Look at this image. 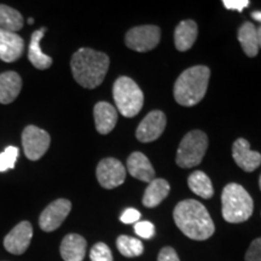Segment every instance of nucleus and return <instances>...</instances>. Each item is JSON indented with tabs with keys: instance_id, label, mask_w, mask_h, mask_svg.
Instances as JSON below:
<instances>
[{
	"instance_id": "3",
	"label": "nucleus",
	"mask_w": 261,
	"mask_h": 261,
	"mask_svg": "<svg viewBox=\"0 0 261 261\" xmlns=\"http://www.w3.org/2000/svg\"><path fill=\"white\" fill-rule=\"evenodd\" d=\"M211 70L205 65H196L184 70L174 84V98L184 107L196 106L207 92Z\"/></svg>"
},
{
	"instance_id": "8",
	"label": "nucleus",
	"mask_w": 261,
	"mask_h": 261,
	"mask_svg": "<svg viewBox=\"0 0 261 261\" xmlns=\"http://www.w3.org/2000/svg\"><path fill=\"white\" fill-rule=\"evenodd\" d=\"M51 138L46 130L37 126H27L22 133V145L24 154L32 161H37L48 150Z\"/></svg>"
},
{
	"instance_id": "19",
	"label": "nucleus",
	"mask_w": 261,
	"mask_h": 261,
	"mask_svg": "<svg viewBox=\"0 0 261 261\" xmlns=\"http://www.w3.org/2000/svg\"><path fill=\"white\" fill-rule=\"evenodd\" d=\"M22 89V79L16 71L0 74V103L10 104L17 98Z\"/></svg>"
},
{
	"instance_id": "21",
	"label": "nucleus",
	"mask_w": 261,
	"mask_h": 261,
	"mask_svg": "<svg viewBox=\"0 0 261 261\" xmlns=\"http://www.w3.org/2000/svg\"><path fill=\"white\" fill-rule=\"evenodd\" d=\"M171 190V187L167 180L162 178H158L151 180L145 189L144 196H143V204L148 208H154L167 197Z\"/></svg>"
},
{
	"instance_id": "29",
	"label": "nucleus",
	"mask_w": 261,
	"mask_h": 261,
	"mask_svg": "<svg viewBox=\"0 0 261 261\" xmlns=\"http://www.w3.org/2000/svg\"><path fill=\"white\" fill-rule=\"evenodd\" d=\"M246 261H261V237L250 243L246 253Z\"/></svg>"
},
{
	"instance_id": "34",
	"label": "nucleus",
	"mask_w": 261,
	"mask_h": 261,
	"mask_svg": "<svg viewBox=\"0 0 261 261\" xmlns=\"http://www.w3.org/2000/svg\"><path fill=\"white\" fill-rule=\"evenodd\" d=\"M256 34H257V44H259V48H261V25L259 28H256Z\"/></svg>"
},
{
	"instance_id": "33",
	"label": "nucleus",
	"mask_w": 261,
	"mask_h": 261,
	"mask_svg": "<svg viewBox=\"0 0 261 261\" xmlns=\"http://www.w3.org/2000/svg\"><path fill=\"white\" fill-rule=\"evenodd\" d=\"M252 17L255 19V21H257V22H260L261 23V12L260 11H255V12H253L252 14Z\"/></svg>"
},
{
	"instance_id": "18",
	"label": "nucleus",
	"mask_w": 261,
	"mask_h": 261,
	"mask_svg": "<svg viewBox=\"0 0 261 261\" xmlns=\"http://www.w3.org/2000/svg\"><path fill=\"white\" fill-rule=\"evenodd\" d=\"M45 32H46V28H41L33 33L28 48V60L37 69L40 70L47 69L52 65V58L44 54L40 47L41 39L44 38Z\"/></svg>"
},
{
	"instance_id": "16",
	"label": "nucleus",
	"mask_w": 261,
	"mask_h": 261,
	"mask_svg": "<svg viewBox=\"0 0 261 261\" xmlns=\"http://www.w3.org/2000/svg\"><path fill=\"white\" fill-rule=\"evenodd\" d=\"M127 168L133 178L149 182L155 179V171L149 159L143 152L136 151L127 160Z\"/></svg>"
},
{
	"instance_id": "9",
	"label": "nucleus",
	"mask_w": 261,
	"mask_h": 261,
	"mask_svg": "<svg viewBox=\"0 0 261 261\" xmlns=\"http://www.w3.org/2000/svg\"><path fill=\"white\" fill-rule=\"evenodd\" d=\"M98 182L104 189L112 190L122 184L126 179V169L119 160L108 158L98 163L97 166Z\"/></svg>"
},
{
	"instance_id": "26",
	"label": "nucleus",
	"mask_w": 261,
	"mask_h": 261,
	"mask_svg": "<svg viewBox=\"0 0 261 261\" xmlns=\"http://www.w3.org/2000/svg\"><path fill=\"white\" fill-rule=\"evenodd\" d=\"M18 158V149L16 146H8L4 152L0 154V172H5L8 169L15 167Z\"/></svg>"
},
{
	"instance_id": "20",
	"label": "nucleus",
	"mask_w": 261,
	"mask_h": 261,
	"mask_svg": "<svg viewBox=\"0 0 261 261\" xmlns=\"http://www.w3.org/2000/svg\"><path fill=\"white\" fill-rule=\"evenodd\" d=\"M197 39V24L191 19L182 21L174 32V45L178 51L190 50Z\"/></svg>"
},
{
	"instance_id": "27",
	"label": "nucleus",
	"mask_w": 261,
	"mask_h": 261,
	"mask_svg": "<svg viewBox=\"0 0 261 261\" xmlns=\"http://www.w3.org/2000/svg\"><path fill=\"white\" fill-rule=\"evenodd\" d=\"M91 261H113V254L106 243L94 244L90 253Z\"/></svg>"
},
{
	"instance_id": "22",
	"label": "nucleus",
	"mask_w": 261,
	"mask_h": 261,
	"mask_svg": "<svg viewBox=\"0 0 261 261\" xmlns=\"http://www.w3.org/2000/svg\"><path fill=\"white\" fill-rule=\"evenodd\" d=\"M238 40L244 54L248 57H255L259 52L256 27L250 22H246L238 29Z\"/></svg>"
},
{
	"instance_id": "5",
	"label": "nucleus",
	"mask_w": 261,
	"mask_h": 261,
	"mask_svg": "<svg viewBox=\"0 0 261 261\" xmlns=\"http://www.w3.org/2000/svg\"><path fill=\"white\" fill-rule=\"evenodd\" d=\"M113 96L117 109L125 117L136 116L144 104L142 90L128 76H120L114 83Z\"/></svg>"
},
{
	"instance_id": "30",
	"label": "nucleus",
	"mask_w": 261,
	"mask_h": 261,
	"mask_svg": "<svg viewBox=\"0 0 261 261\" xmlns=\"http://www.w3.org/2000/svg\"><path fill=\"white\" fill-rule=\"evenodd\" d=\"M140 219V213L135 208H127V210L123 212L120 217V220L122 221L123 224H136L138 223Z\"/></svg>"
},
{
	"instance_id": "6",
	"label": "nucleus",
	"mask_w": 261,
	"mask_h": 261,
	"mask_svg": "<svg viewBox=\"0 0 261 261\" xmlns=\"http://www.w3.org/2000/svg\"><path fill=\"white\" fill-rule=\"evenodd\" d=\"M208 148V138L204 132L194 129L181 139L177 152V165L181 168L196 167L203 160Z\"/></svg>"
},
{
	"instance_id": "23",
	"label": "nucleus",
	"mask_w": 261,
	"mask_h": 261,
	"mask_svg": "<svg viewBox=\"0 0 261 261\" xmlns=\"http://www.w3.org/2000/svg\"><path fill=\"white\" fill-rule=\"evenodd\" d=\"M190 190L202 198H211L214 194L210 177L201 171H196L188 179Z\"/></svg>"
},
{
	"instance_id": "7",
	"label": "nucleus",
	"mask_w": 261,
	"mask_h": 261,
	"mask_svg": "<svg viewBox=\"0 0 261 261\" xmlns=\"http://www.w3.org/2000/svg\"><path fill=\"white\" fill-rule=\"evenodd\" d=\"M161 31L156 25H140L127 32L125 42L126 46L138 52L152 50L159 45Z\"/></svg>"
},
{
	"instance_id": "11",
	"label": "nucleus",
	"mask_w": 261,
	"mask_h": 261,
	"mask_svg": "<svg viewBox=\"0 0 261 261\" xmlns=\"http://www.w3.org/2000/svg\"><path fill=\"white\" fill-rule=\"evenodd\" d=\"M166 122H167L166 115L160 110H154V112L149 113L142 120L136 130L137 139L142 143L154 142L163 133Z\"/></svg>"
},
{
	"instance_id": "12",
	"label": "nucleus",
	"mask_w": 261,
	"mask_h": 261,
	"mask_svg": "<svg viewBox=\"0 0 261 261\" xmlns=\"http://www.w3.org/2000/svg\"><path fill=\"white\" fill-rule=\"evenodd\" d=\"M33 237V227L29 221H21L4 238V247L9 253L21 255L28 249Z\"/></svg>"
},
{
	"instance_id": "14",
	"label": "nucleus",
	"mask_w": 261,
	"mask_h": 261,
	"mask_svg": "<svg viewBox=\"0 0 261 261\" xmlns=\"http://www.w3.org/2000/svg\"><path fill=\"white\" fill-rule=\"evenodd\" d=\"M24 40L14 32L0 29V60L11 63L22 56Z\"/></svg>"
},
{
	"instance_id": "32",
	"label": "nucleus",
	"mask_w": 261,
	"mask_h": 261,
	"mask_svg": "<svg viewBox=\"0 0 261 261\" xmlns=\"http://www.w3.org/2000/svg\"><path fill=\"white\" fill-rule=\"evenodd\" d=\"M223 4L227 10H234V11L242 12L244 8L249 5L248 0H224Z\"/></svg>"
},
{
	"instance_id": "2",
	"label": "nucleus",
	"mask_w": 261,
	"mask_h": 261,
	"mask_svg": "<svg viewBox=\"0 0 261 261\" xmlns=\"http://www.w3.org/2000/svg\"><path fill=\"white\" fill-rule=\"evenodd\" d=\"M71 71L75 81L85 89H96L103 83L109 69V57L92 48H80L71 57Z\"/></svg>"
},
{
	"instance_id": "31",
	"label": "nucleus",
	"mask_w": 261,
	"mask_h": 261,
	"mask_svg": "<svg viewBox=\"0 0 261 261\" xmlns=\"http://www.w3.org/2000/svg\"><path fill=\"white\" fill-rule=\"evenodd\" d=\"M158 261H180L177 252L172 247L162 248L161 252L159 254Z\"/></svg>"
},
{
	"instance_id": "28",
	"label": "nucleus",
	"mask_w": 261,
	"mask_h": 261,
	"mask_svg": "<svg viewBox=\"0 0 261 261\" xmlns=\"http://www.w3.org/2000/svg\"><path fill=\"white\" fill-rule=\"evenodd\" d=\"M135 232L138 234L139 237L149 240V238L154 237L155 226L154 224L150 223V221H138V223H136L135 225Z\"/></svg>"
},
{
	"instance_id": "13",
	"label": "nucleus",
	"mask_w": 261,
	"mask_h": 261,
	"mask_svg": "<svg viewBox=\"0 0 261 261\" xmlns=\"http://www.w3.org/2000/svg\"><path fill=\"white\" fill-rule=\"evenodd\" d=\"M234 162L246 172H253L261 165V154L250 149L248 140L240 138L232 145Z\"/></svg>"
},
{
	"instance_id": "10",
	"label": "nucleus",
	"mask_w": 261,
	"mask_h": 261,
	"mask_svg": "<svg viewBox=\"0 0 261 261\" xmlns=\"http://www.w3.org/2000/svg\"><path fill=\"white\" fill-rule=\"evenodd\" d=\"M71 211L70 201L65 198L54 201L45 208L39 218V225L45 232H52L61 226Z\"/></svg>"
},
{
	"instance_id": "17",
	"label": "nucleus",
	"mask_w": 261,
	"mask_h": 261,
	"mask_svg": "<svg viewBox=\"0 0 261 261\" xmlns=\"http://www.w3.org/2000/svg\"><path fill=\"white\" fill-rule=\"evenodd\" d=\"M86 240L76 233L67 234L61 243L60 252L64 261H83L86 255Z\"/></svg>"
},
{
	"instance_id": "24",
	"label": "nucleus",
	"mask_w": 261,
	"mask_h": 261,
	"mask_svg": "<svg viewBox=\"0 0 261 261\" xmlns=\"http://www.w3.org/2000/svg\"><path fill=\"white\" fill-rule=\"evenodd\" d=\"M23 27V17L17 10L0 4V29L16 33Z\"/></svg>"
},
{
	"instance_id": "15",
	"label": "nucleus",
	"mask_w": 261,
	"mask_h": 261,
	"mask_svg": "<svg viewBox=\"0 0 261 261\" xmlns=\"http://www.w3.org/2000/svg\"><path fill=\"white\" fill-rule=\"evenodd\" d=\"M96 129L100 135H108L114 129L117 122V112L112 104L108 102H99L93 109Z\"/></svg>"
},
{
	"instance_id": "25",
	"label": "nucleus",
	"mask_w": 261,
	"mask_h": 261,
	"mask_svg": "<svg viewBox=\"0 0 261 261\" xmlns=\"http://www.w3.org/2000/svg\"><path fill=\"white\" fill-rule=\"evenodd\" d=\"M116 247L119 252L127 257L139 256L144 252V246H143L142 241L135 237L125 236V234L117 237Z\"/></svg>"
},
{
	"instance_id": "1",
	"label": "nucleus",
	"mask_w": 261,
	"mask_h": 261,
	"mask_svg": "<svg viewBox=\"0 0 261 261\" xmlns=\"http://www.w3.org/2000/svg\"><path fill=\"white\" fill-rule=\"evenodd\" d=\"M173 218L179 230L191 240H208L215 231L208 211L201 202L196 200L179 202L173 212Z\"/></svg>"
},
{
	"instance_id": "35",
	"label": "nucleus",
	"mask_w": 261,
	"mask_h": 261,
	"mask_svg": "<svg viewBox=\"0 0 261 261\" xmlns=\"http://www.w3.org/2000/svg\"><path fill=\"white\" fill-rule=\"evenodd\" d=\"M28 22H29V23H33V22H34V19H33V18H29V19H28Z\"/></svg>"
},
{
	"instance_id": "36",
	"label": "nucleus",
	"mask_w": 261,
	"mask_h": 261,
	"mask_svg": "<svg viewBox=\"0 0 261 261\" xmlns=\"http://www.w3.org/2000/svg\"><path fill=\"white\" fill-rule=\"evenodd\" d=\"M259 187H260V190H261V175H260V179H259Z\"/></svg>"
},
{
	"instance_id": "4",
	"label": "nucleus",
	"mask_w": 261,
	"mask_h": 261,
	"mask_svg": "<svg viewBox=\"0 0 261 261\" xmlns=\"http://www.w3.org/2000/svg\"><path fill=\"white\" fill-rule=\"evenodd\" d=\"M221 203H223V217L227 223H243L253 214V198L242 185L236 182H230L224 188L221 194Z\"/></svg>"
}]
</instances>
